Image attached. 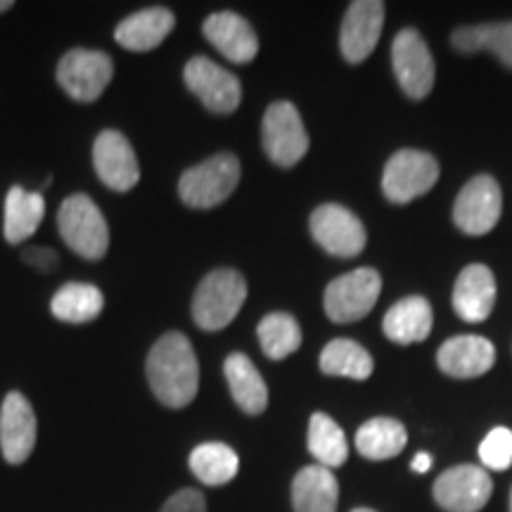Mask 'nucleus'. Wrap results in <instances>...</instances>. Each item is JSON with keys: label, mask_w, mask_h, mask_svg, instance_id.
Wrapping results in <instances>:
<instances>
[{"label": "nucleus", "mask_w": 512, "mask_h": 512, "mask_svg": "<svg viewBox=\"0 0 512 512\" xmlns=\"http://www.w3.org/2000/svg\"><path fill=\"white\" fill-rule=\"evenodd\" d=\"M339 484L332 470L323 465H309L297 472L292 482L294 512H337Z\"/></svg>", "instance_id": "412c9836"}, {"label": "nucleus", "mask_w": 512, "mask_h": 512, "mask_svg": "<svg viewBox=\"0 0 512 512\" xmlns=\"http://www.w3.org/2000/svg\"><path fill=\"white\" fill-rule=\"evenodd\" d=\"M382 330L394 344H403V347L425 342L432 332V304L420 294L401 299L387 311Z\"/></svg>", "instance_id": "4be33fe9"}, {"label": "nucleus", "mask_w": 512, "mask_h": 512, "mask_svg": "<svg viewBox=\"0 0 512 512\" xmlns=\"http://www.w3.org/2000/svg\"><path fill=\"white\" fill-rule=\"evenodd\" d=\"M384 3L377 0H356L349 5L339 29V48L349 64L363 62L373 53L382 36Z\"/></svg>", "instance_id": "dca6fc26"}, {"label": "nucleus", "mask_w": 512, "mask_h": 512, "mask_svg": "<svg viewBox=\"0 0 512 512\" xmlns=\"http://www.w3.org/2000/svg\"><path fill=\"white\" fill-rule=\"evenodd\" d=\"M105 309V297L95 285L69 283L55 292L50 311L62 323H91Z\"/></svg>", "instance_id": "cd10ccee"}, {"label": "nucleus", "mask_w": 512, "mask_h": 512, "mask_svg": "<svg viewBox=\"0 0 512 512\" xmlns=\"http://www.w3.org/2000/svg\"><path fill=\"white\" fill-rule=\"evenodd\" d=\"M313 240L332 256L351 259L366 249V228L354 211L342 204H320L309 221Z\"/></svg>", "instance_id": "9d476101"}, {"label": "nucleus", "mask_w": 512, "mask_h": 512, "mask_svg": "<svg viewBox=\"0 0 512 512\" xmlns=\"http://www.w3.org/2000/svg\"><path fill=\"white\" fill-rule=\"evenodd\" d=\"M261 145L273 164L290 169L302 162L309 152V133H306L302 114L287 100H278L268 107L261 121Z\"/></svg>", "instance_id": "39448f33"}, {"label": "nucleus", "mask_w": 512, "mask_h": 512, "mask_svg": "<svg viewBox=\"0 0 512 512\" xmlns=\"http://www.w3.org/2000/svg\"><path fill=\"white\" fill-rule=\"evenodd\" d=\"M46 216V200L41 192H29L19 185H12L5 197V223L3 233L10 245L24 242L41 228Z\"/></svg>", "instance_id": "b1692460"}, {"label": "nucleus", "mask_w": 512, "mask_h": 512, "mask_svg": "<svg viewBox=\"0 0 512 512\" xmlns=\"http://www.w3.org/2000/svg\"><path fill=\"white\" fill-rule=\"evenodd\" d=\"M510 512H512V494H510Z\"/></svg>", "instance_id": "4c0bfd02"}, {"label": "nucleus", "mask_w": 512, "mask_h": 512, "mask_svg": "<svg viewBox=\"0 0 512 512\" xmlns=\"http://www.w3.org/2000/svg\"><path fill=\"white\" fill-rule=\"evenodd\" d=\"M202 34L219 53L233 64L252 62L259 53V38H256L252 24L238 12H214L204 19Z\"/></svg>", "instance_id": "f3484780"}, {"label": "nucleus", "mask_w": 512, "mask_h": 512, "mask_svg": "<svg viewBox=\"0 0 512 512\" xmlns=\"http://www.w3.org/2000/svg\"><path fill=\"white\" fill-rule=\"evenodd\" d=\"M437 181L439 162L430 152L399 150L384 166L382 192L389 202L406 204L430 192Z\"/></svg>", "instance_id": "0eeeda50"}, {"label": "nucleus", "mask_w": 512, "mask_h": 512, "mask_svg": "<svg viewBox=\"0 0 512 512\" xmlns=\"http://www.w3.org/2000/svg\"><path fill=\"white\" fill-rule=\"evenodd\" d=\"M408 434L399 420L373 418L358 427L356 448L368 460H389L406 448Z\"/></svg>", "instance_id": "a878e982"}, {"label": "nucleus", "mask_w": 512, "mask_h": 512, "mask_svg": "<svg viewBox=\"0 0 512 512\" xmlns=\"http://www.w3.org/2000/svg\"><path fill=\"white\" fill-rule=\"evenodd\" d=\"M503 211L501 185L491 176H475L460 190L456 204H453V223L465 235L479 238L491 233L498 226Z\"/></svg>", "instance_id": "1a4fd4ad"}, {"label": "nucleus", "mask_w": 512, "mask_h": 512, "mask_svg": "<svg viewBox=\"0 0 512 512\" xmlns=\"http://www.w3.org/2000/svg\"><path fill=\"white\" fill-rule=\"evenodd\" d=\"M309 453L318 460V465L342 467L349 458V444L344 430L330 415L313 413L309 420Z\"/></svg>", "instance_id": "c756f323"}, {"label": "nucleus", "mask_w": 512, "mask_h": 512, "mask_svg": "<svg viewBox=\"0 0 512 512\" xmlns=\"http://www.w3.org/2000/svg\"><path fill=\"white\" fill-rule=\"evenodd\" d=\"M479 460L489 470L503 472L512 463V430L508 427H494L479 446Z\"/></svg>", "instance_id": "2f4dec72"}, {"label": "nucleus", "mask_w": 512, "mask_h": 512, "mask_svg": "<svg viewBox=\"0 0 512 512\" xmlns=\"http://www.w3.org/2000/svg\"><path fill=\"white\" fill-rule=\"evenodd\" d=\"M95 174L114 192L133 190L140 181V166L133 145L121 131L107 128L93 143Z\"/></svg>", "instance_id": "4468645a"}, {"label": "nucleus", "mask_w": 512, "mask_h": 512, "mask_svg": "<svg viewBox=\"0 0 512 512\" xmlns=\"http://www.w3.org/2000/svg\"><path fill=\"white\" fill-rule=\"evenodd\" d=\"M230 394L238 408L247 415H261L268 406V387L252 358L245 354H230L223 363Z\"/></svg>", "instance_id": "5701e85b"}, {"label": "nucleus", "mask_w": 512, "mask_h": 512, "mask_svg": "<svg viewBox=\"0 0 512 512\" xmlns=\"http://www.w3.org/2000/svg\"><path fill=\"white\" fill-rule=\"evenodd\" d=\"M247 302V280L233 268L204 275L192 297V320L197 328L219 332L228 328Z\"/></svg>", "instance_id": "f03ea898"}, {"label": "nucleus", "mask_w": 512, "mask_h": 512, "mask_svg": "<svg viewBox=\"0 0 512 512\" xmlns=\"http://www.w3.org/2000/svg\"><path fill=\"white\" fill-rule=\"evenodd\" d=\"M22 259L24 264H29L31 268H36V271L46 273V271H53L57 266V252H53L50 247H29L22 252Z\"/></svg>", "instance_id": "72a5a7b5"}, {"label": "nucleus", "mask_w": 512, "mask_h": 512, "mask_svg": "<svg viewBox=\"0 0 512 512\" xmlns=\"http://www.w3.org/2000/svg\"><path fill=\"white\" fill-rule=\"evenodd\" d=\"M380 292V273L375 268H356V271L339 275L325 287V313L332 323H356L373 311Z\"/></svg>", "instance_id": "423d86ee"}, {"label": "nucleus", "mask_w": 512, "mask_h": 512, "mask_svg": "<svg viewBox=\"0 0 512 512\" xmlns=\"http://www.w3.org/2000/svg\"><path fill=\"white\" fill-rule=\"evenodd\" d=\"M183 79L188 91L195 93L209 112L230 114L240 107V79L235 74H230L228 69L211 62L209 57H192V60L185 64Z\"/></svg>", "instance_id": "9b49d317"}, {"label": "nucleus", "mask_w": 512, "mask_h": 512, "mask_svg": "<svg viewBox=\"0 0 512 512\" xmlns=\"http://www.w3.org/2000/svg\"><path fill=\"white\" fill-rule=\"evenodd\" d=\"M351 512H375V510H370V508H356V510H351Z\"/></svg>", "instance_id": "e433bc0d"}, {"label": "nucleus", "mask_w": 512, "mask_h": 512, "mask_svg": "<svg viewBox=\"0 0 512 512\" xmlns=\"http://www.w3.org/2000/svg\"><path fill=\"white\" fill-rule=\"evenodd\" d=\"M320 373L332 377H351V380H368L375 370L373 356L368 354L354 339H332V342L320 351L318 358Z\"/></svg>", "instance_id": "393cba45"}, {"label": "nucleus", "mask_w": 512, "mask_h": 512, "mask_svg": "<svg viewBox=\"0 0 512 512\" xmlns=\"http://www.w3.org/2000/svg\"><path fill=\"white\" fill-rule=\"evenodd\" d=\"M256 335H259L261 349L271 361H283L302 347V328H299L297 318L283 311L268 313L256 328Z\"/></svg>", "instance_id": "7c9ffc66"}, {"label": "nucleus", "mask_w": 512, "mask_h": 512, "mask_svg": "<svg viewBox=\"0 0 512 512\" xmlns=\"http://www.w3.org/2000/svg\"><path fill=\"white\" fill-rule=\"evenodd\" d=\"M453 48L458 53L472 55L479 50H489L501 60L505 67L512 69V22L479 24V27L456 29L451 36Z\"/></svg>", "instance_id": "bb28decb"}, {"label": "nucleus", "mask_w": 512, "mask_h": 512, "mask_svg": "<svg viewBox=\"0 0 512 512\" xmlns=\"http://www.w3.org/2000/svg\"><path fill=\"white\" fill-rule=\"evenodd\" d=\"M494 482L489 472L477 465H458L434 482V501L446 512H479L489 503Z\"/></svg>", "instance_id": "ddd939ff"}, {"label": "nucleus", "mask_w": 512, "mask_h": 512, "mask_svg": "<svg viewBox=\"0 0 512 512\" xmlns=\"http://www.w3.org/2000/svg\"><path fill=\"white\" fill-rule=\"evenodd\" d=\"M430 467H432L430 453H418V456L413 458V472H420V475H425V472H430Z\"/></svg>", "instance_id": "f704fd0d"}, {"label": "nucleus", "mask_w": 512, "mask_h": 512, "mask_svg": "<svg viewBox=\"0 0 512 512\" xmlns=\"http://www.w3.org/2000/svg\"><path fill=\"white\" fill-rule=\"evenodd\" d=\"M392 67L401 91L411 100L427 98L434 86V57L415 29H401L392 43Z\"/></svg>", "instance_id": "f8f14e48"}, {"label": "nucleus", "mask_w": 512, "mask_h": 512, "mask_svg": "<svg viewBox=\"0 0 512 512\" xmlns=\"http://www.w3.org/2000/svg\"><path fill=\"white\" fill-rule=\"evenodd\" d=\"M176 27V17L169 8H145L126 17L114 31V38L121 48L133 53H147L166 41Z\"/></svg>", "instance_id": "aec40b11"}, {"label": "nucleus", "mask_w": 512, "mask_h": 512, "mask_svg": "<svg viewBox=\"0 0 512 512\" xmlns=\"http://www.w3.org/2000/svg\"><path fill=\"white\" fill-rule=\"evenodd\" d=\"M57 228L67 247L83 259L98 261L110 247V228L88 195H69L57 211Z\"/></svg>", "instance_id": "20e7f679"}, {"label": "nucleus", "mask_w": 512, "mask_h": 512, "mask_svg": "<svg viewBox=\"0 0 512 512\" xmlns=\"http://www.w3.org/2000/svg\"><path fill=\"white\" fill-rule=\"evenodd\" d=\"M240 174V159L230 152H221L183 171L178 181V195L190 209L219 207L238 188Z\"/></svg>", "instance_id": "7ed1b4c3"}, {"label": "nucleus", "mask_w": 512, "mask_h": 512, "mask_svg": "<svg viewBox=\"0 0 512 512\" xmlns=\"http://www.w3.org/2000/svg\"><path fill=\"white\" fill-rule=\"evenodd\" d=\"M114 76L112 57L102 50L74 48L57 64V83L76 102H95Z\"/></svg>", "instance_id": "6e6552de"}, {"label": "nucleus", "mask_w": 512, "mask_h": 512, "mask_svg": "<svg viewBox=\"0 0 512 512\" xmlns=\"http://www.w3.org/2000/svg\"><path fill=\"white\" fill-rule=\"evenodd\" d=\"M38 422L29 399L19 392L5 396L0 408V451L10 465L27 463L36 448Z\"/></svg>", "instance_id": "2eb2a0df"}, {"label": "nucleus", "mask_w": 512, "mask_h": 512, "mask_svg": "<svg viewBox=\"0 0 512 512\" xmlns=\"http://www.w3.org/2000/svg\"><path fill=\"white\" fill-rule=\"evenodd\" d=\"M12 8V0H0V15Z\"/></svg>", "instance_id": "c9c22d12"}, {"label": "nucleus", "mask_w": 512, "mask_h": 512, "mask_svg": "<svg viewBox=\"0 0 512 512\" xmlns=\"http://www.w3.org/2000/svg\"><path fill=\"white\" fill-rule=\"evenodd\" d=\"M190 470L192 475L207 486H223L233 482L240 472V458L228 444L209 441L200 444L190 453Z\"/></svg>", "instance_id": "c85d7f7f"}, {"label": "nucleus", "mask_w": 512, "mask_h": 512, "mask_svg": "<svg viewBox=\"0 0 512 512\" xmlns=\"http://www.w3.org/2000/svg\"><path fill=\"white\" fill-rule=\"evenodd\" d=\"M437 363L448 377L472 380V377H482L494 368L496 347L479 335L451 337L437 351Z\"/></svg>", "instance_id": "a211bd4d"}, {"label": "nucleus", "mask_w": 512, "mask_h": 512, "mask_svg": "<svg viewBox=\"0 0 512 512\" xmlns=\"http://www.w3.org/2000/svg\"><path fill=\"white\" fill-rule=\"evenodd\" d=\"M152 394L166 408H185L195 401L200 389V363L183 332H166L150 349L145 363Z\"/></svg>", "instance_id": "f257e3e1"}, {"label": "nucleus", "mask_w": 512, "mask_h": 512, "mask_svg": "<svg viewBox=\"0 0 512 512\" xmlns=\"http://www.w3.org/2000/svg\"><path fill=\"white\" fill-rule=\"evenodd\" d=\"M159 512H207V501H204L202 491L181 489L162 505Z\"/></svg>", "instance_id": "473e14b6"}, {"label": "nucleus", "mask_w": 512, "mask_h": 512, "mask_svg": "<svg viewBox=\"0 0 512 512\" xmlns=\"http://www.w3.org/2000/svg\"><path fill=\"white\" fill-rule=\"evenodd\" d=\"M496 306V278L489 266L472 264L453 285V309L465 323H482Z\"/></svg>", "instance_id": "6ab92c4d"}]
</instances>
